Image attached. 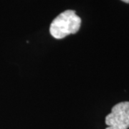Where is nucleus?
<instances>
[{
    "label": "nucleus",
    "instance_id": "f257e3e1",
    "mask_svg": "<svg viewBox=\"0 0 129 129\" xmlns=\"http://www.w3.org/2000/svg\"><path fill=\"white\" fill-rule=\"evenodd\" d=\"M81 19L73 10H66L56 17L50 24V32L55 39H62L78 32Z\"/></svg>",
    "mask_w": 129,
    "mask_h": 129
},
{
    "label": "nucleus",
    "instance_id": "7ed1b4c3",
    "mask_svg": "<svg viewBox=\"0 0 129 129\" xmlns=\"http://www.w3.org/2000/svg\"><path fill=\"white\" fill-rule=\"evenodd\" d=\"M121 1L124 2H125V3H129V0H121Z\"/></svg>",
    "mask_w": 129,
    "mask_h": 129
},
{
    "label": "nucleus",
    "instance_id": "f03ea898",
    "mask_svg": "<svg viewBox=\"0 0 129 129\" xmlns=\"http://www.w3.org/2000/svg\"><path fill=\"white\" fill-rule=\"evenodd\" d=\"M106 129H128L129 128V102L116 104L106 117Z\"/></svg>",
    "mask_w": 129,
    "mask_h": 129
}]
</instances>
